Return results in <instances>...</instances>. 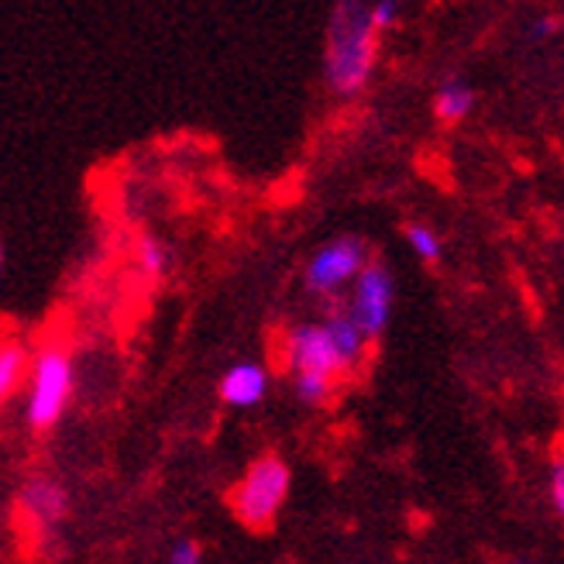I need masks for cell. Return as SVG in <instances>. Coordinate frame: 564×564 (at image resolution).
Wrapping results in <instances>:
<instances>
[{
    "label": "cell",
    "instance_id": "6da1fadb",
    "mask_svg": "<svg viewBox=\"0 0 564 564\" xmlns=\"http://www.w3.org/2000/svg\"><path fill=\"white\" fill-rule=\"evenodd\" d=\"M376 69V32L365 0H337L327 24L324 79L337 97H355L369 87Z\"/></svg>",
    "mask_w": 564,
    "mask_h": 564
},
{
    "label": "cell",
    "instance_id": "7a4b0ae2",
    "mask_svg": "<svg viewBox=\"0 0 564 564\" xmlns=\"http://www.w3.org/2000/svg\"><path fill=\"white\" fill-rule=\"evenodd\" d=\"M286 496H290L286 462H282L279 455H265L241 475L231 502H235V513L241 517V523L265 530L275 520V513L282 510Z\"/></svg>",
    "mask_w": 564,
    "mask_h": 564
},
{
    "label": "cell",
    "instance_id": "3957f363",
    "mask_svg": "<svg viewBox=\"0 0 564 564\" xmlns=\"http://www.w3.org/2000/svg\"><path fill=\"white\" fill-rule=\"evenodd\" d=\"M73 397V361L63 348H45L32 361V392H28V423L48 431L59 423Z\"/></svg>",
    "mask_w": 564,
    "mask_h": 564
},
{
    "label": "cell",
    "instance_id": "277c9868",
    "mask_svg": "<svg viewBox=\"0 0 564 564\" xmlns=\"http://www.w3.org/2000/svg\"><path fill=\"white\" fill-rule=\"evenodd\" d=\"M369 265V245L361 238H334L314 251V259L306 262L303 282L314 296H334L337 290H345L355 275Z\"/></svg>",
    "mask_w": 564,
    "mask_h": 564
},
{
    "label": "cell",
    "instance_id": "5b68a950",
    "mask_svg": "<svg viewBox=\"0 0 564 564\" xmlns=\"http://www.w3.org/2000/svg\"><path fill=\"white\" fill-rule=\"evenodd\" d=\"M392 300H397V279L392 272L379 262H369L358 275H355V293H351V306L348 314L355 317V324L361 327V334L379 337L392 317Z\"/></svg>",
    "mask_w": 564,
    "mask_h": 564
},
{
    "label": "cell",
    "instance_id": "8992f818",
    "mask_svg": "<svg viewBox=\"0 0 564 564\" xmlns=\"http://www.w3.org/2000/svg\"><path fill=\"white\" fill-rule=\"evenodd\" d=\"M286 358H290L293 376L296 372H314V376L337 379V376L345 372V365H341V358H337L324 324H300V327H293L290 337H286Z\"/></svg>",
    "mask_w": 564,
    "mask_h": 564
},
{
    "label": "cell",
    "instance_id": "52a82bcc",
    "mask_svg": "<svg viewBox=\"0 0 564 564\" xmlns=\"http://www.w3.org/2000/svg\"><path fill=\"white\" fill-rule=\"evenodd\" d=\"M21 510H24L28 520H32V527L45 538V533H52L66 520V510H69L66 489L59 482H52V478H32V482H28L24 492H21Z\"/></svg>",
    "mask_w": 564,
    "mask_h": 564
},
{
    "label": "cell",
    "instance_id": "ba28073f",
    "mask_svg": "<svg viewBox=\"0 0 564 564\" xmlns=\"http://www.w3.org/2000/svg\"><path fill=\"white\" fill-rule=\"evenodd\" d=\"M265 389H269V376H265L262 365L241 361V365H235V369L224 372L220 400L231 403V406H256L265 400Z\"/></svg>",
    "mask_w": 564,
    "mask_h": 564
},
{
    "label": "cell",
    "instance_id": "9c48e42d",
    "mask_svg": "<svg viewBox=\"0 0 564 564\" xmlns=\"http://www.w3.org/2000/svg\"><path fill=\"white\" fill-rule=\"evenodd\" d=\"M324 330L330 337L337 358H341L345 372L355 369V365L361 361V355H365V341H369V337L361 334V327L355 324V317L348 314V310H330L327 321H324Z\"/></svg>",
    "mask_w": 564,
    "mask_h": 564
},
{
    "label": "cell",
    "instance_id": "30bf717a",
    "mask_svg": "<svg viewBox=\"0 0 564 564\" xmlns=\"http://www.w3.org/2000/svg\"><path fill=\"white\" fill-rule=\"evenodd\" d=\"M471 107H475V90L468 87L462 76H447L437 87V94H434V115L444 124L465 121L471 115Z\"/></svg>",
    "mask_w": 564,
    "mask_h": 564
},
{
    "label": "cell",
    "instance_id": "8fae6325",
    "mask_svg": "<svg viewBox=\"0 0 564 564\" xmlns=\"http://www.w3.org/2000/svg\"><path fill=\"white\" fill-rule=\"evenodd\" d=\"M24 376H28V351L18 341H4L0 345V406L21 389Z\"/></svg>",
    "mask_w": 564,
    "mask_h": 564
},
{
    "label": "cell",
    "instance_id": "7c38bea8",
    "mask_svg": "<svg viewBox=\"0 0 564 564\" xmlns=\"http://www.w3.org/2000/svg\"><path fill=\"white\" fill-rule=\"evenodd\" d=\"M138 265L152 279H165L176 265V251H173V245L155 235H141L138 238Z\"/></svg>",
    "mask_w": 564,
    "mask_h": 564
},
{
    "label": "cell",
    "instance_id": "4fadbf2b",
    "mask_svg": "<svg viewBox=\"0 0 564 564\" xmlns=\"http://www.w3.org/2000/svg\"><path fill=\"white\" fill-rule=\"evenodd\" d=\"M406 245L420 262H437L441 251H444V245H441V238L431 224H406Z\"/></svg>",
    "mask_w": 564,
    "mask_h": 564
},
{
    "label": "cell",
    "instance_id": "5bb4252c",
    "mask_svg": "<svg viewBox=\"0 0 564 564\" xmlns=\"http://www.w3.org/2000/svg\"><path fill=\"white\" fill-rule=\"evenodd\" d=\"M293 386H296L300 403H306V406H321V403L330 397L334 379H327V376H314V372H296V376H293Z\"/></svg>",
    "mask_w": 564,
    "mask_h": 564
},
{
    "label": "cell",
    "instance_id": "9a60e30c",
    "mask_svg": "<svg viewBox=\"0 0 564 564\" xmlns=\"http://www.w3.org/2000/svg\"><path fill=\"white\" fill-rule=\"evenodd\" d=\"M369 21H372V32H392L400 24V0H376L369 4Z\"/></svg>",
    "mask_w": 564,
    "mask_h": 564
},
{
    "label": "cell",
    "instance_id": "2e32d148",
    "mask_svg": "<svg viewBox=\"0 0 564 564\" xmlns=\"http://www.w3.org/2000/svg\"><path fill=\"white\" fill-rule=\"evenodd\" d=\"M551 502H554V510L564 523V462H557L551 468Z\"/></svg>",
    "mask_w": 564,
    "mask_h": 564
},
{
    "label": "cell",
    "instance_id": "e0dca14e",
    "mask_svg": "<svg viewBox=\"0 0 564 564\" xmlns=\"http://www.w3.org/2000/svg\"><path fill=\"white\" fill-rule=\"evenodd\" d=\"M169 564H200V547L193 541H180L173 554H169Z\"/></svg>",
    "mask_w": 564,
    "mask_h": 564
},
{
    "label": "cell",
    "instance_id": "ac0fdd59",
    "mask_svg": "<svg viewBox=\"0 0 564 564\" xmlns=\"http://www.w3.org/2000/svg\"><path fill=\"white\" fill-rule=\"evenodd\" d=\"M551 32H554V21H538V24H533V32H530V35H533V39H547Z\"/></svg>",
    "mask_w": 564,
    "mask_h": 564
},
{
    "label": "cell",
    "instance_id": "d6986e66",
    "mask_svg": "<svg viewBox=\"0 0 564 564\" xmlns=\"http://www.w3.org/2000/svg\"><path fill=\"white\" fill-rule=\"evenodd\" d=\"M0 265H4V248H0Z\"/></svg>",
    "mask_w": 564,
    "mask_h": 564
},
{
    "label": "cell",
    "instance_id": "ffe728a7",
    "mask_svg": "<svg viewBox=\"0 0 564 564\" xmlns=\"http://www.w3.org/2000/svg\"><path fill=\"white\" fill-rule=\"evenodd\" d=\"M510 564H523V561H510Z\"/></svg>",
    "mask_w": 564,
    "mask_h": 564
}]
</instances>
